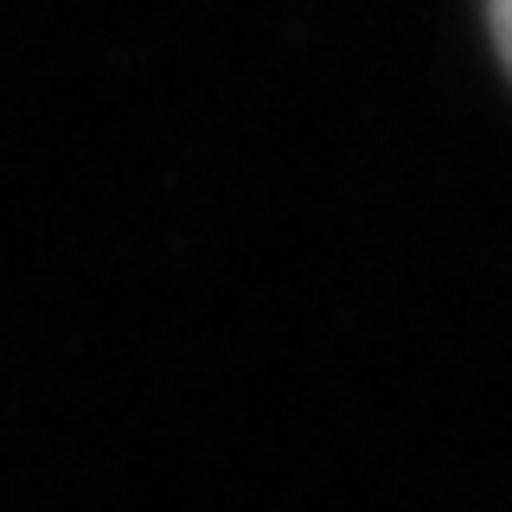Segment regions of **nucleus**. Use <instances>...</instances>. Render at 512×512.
<instances>
[{"label":"nucleus","mask_w":512,"mask_h":512,"mask_svg":"<svg viewBox=\"0 0 512 512\" xmlns=\"http://www.w3.org/2000/svg\"><path fill=\"white\" fill-rule=\"evenodd\" d=\"M493 7V39H500V58H506V71H512V0H487Z\"/></svg>","instance_id":"1"}]
</instances>
